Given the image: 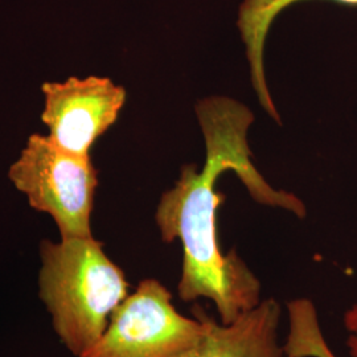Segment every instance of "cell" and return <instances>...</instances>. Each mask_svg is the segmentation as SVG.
Segmentation results:
<instances>
[{
	"mask_svg": "<svg viewBox=\"0 0 357 357\" xmlns=\"http://www.w3.org/2000/svg\"><path fill=\"white\" fill-rule=\"evenodd\" d=\"M197 115L206 143L202 172L184 166L176 185L163 193L155 220L165 243L180 240L183 266L178 294L184 302L205 298L216 306L220 320L229 324L261 299V282L236 250L224 255L217 241L216 212L224 200L215 191L218 175L234 169L255 202L280 206L298 217L306 206L291 193L273 190L249 158L246 134L253 114L228 98H211L197 105Z\"/></svg>",
	"mask_w": 357,
	"mask_h": 357,
	"instance_id": "1",
	"label": "cell"
},
{
	"mask_svg": "<svg viewBox=\"0 0 357 357\" xmlns=\"http://www.w3.org/2000/svg\"><path fill=\"white\" fill-rule=\"evenodd\" d=\"M38 296L60 342L75 357L89 351L128 295L123 270L91 237L40 243Z\"/></svg>",
	"mask_w": 357,
	"mask_h": 357,
	"instance_id": "2",
	"label": "cell"
},
{
	"mask_svg": "<svg viewBox=\"0 0 357 357\" xmlns=\"http://www.w3.org/2000/svg\"><path fill=\"white\" fill-rule=\"evenodd\" d=\"M8 178L33 209L54 220L61 238L93 236L90 217L98 178L90 156L69 153L48 135L32 134Z\"/></svg>",
	"mask_w": 357,
	"mask_h": 357,
	"instance_id": "3",
	"label": "cell"
},
{
	"mask_svg": "<svg viewBox=\"0 0 357 357\" xmlns=\"http://www.w3.org/2000/svg\"><path fill=\"white\" fill-rule=\"evenodd\" d=\"M203 333L202 320L180 314L166 286L147 278L115 308L102 336L79 357H181Z\"/></svg>",
	"mask_w": 357,
	"mask_h": 357,
	"instance_id": "4",
	"label": "cell"
},
{
	"mask_svg": "<svg viewBox=\"0 0 357 357\" xmlns=\"http://www.w3.org/2000/svg\"><path fill=\"white\" fill-rule=\"evenodd\" d=\"M41 114L50 139L69 153L89 156L93 143L115 123L126 101V90L110 78L70 77L45 82Z\"/></svg>",
	"mask_w": 357,
	"mask_h": 357,
	"instance_id": "5",
	"label": "cell"
},
{
	"mask_svg": "<svg viewBox=\"0 0 357 357\" xmlns=\"http://www.w3.org/2000/svg\"><path fill=\"white\" fill-rule=\"evenodd\" d=\"M192 312L203 321L204 333L181 357H284L278 339L282 307L274 298L261 301L229 324L218 323L200 306Z\"/></svg>",
	"mask_w": 357,
	"mask_h": 357,
	"instance_id": "6",
	"label": "cell"
},
{
	"mask_svg": "<svg viewBox=\"0 0 357 357\" xmlns=\"http://www.w3.org/2000/svg\"><path fill=\"white\" fill-rule=\"evenodd\" d=\"M299 0H243L237 26L241 32L246 57L250 64L252 81L257 97L262 107L280 122V115L268 93L265 68H264V50L268 38V29L273 20L283 8L291 6ZM348 6H357V0H336Z\"/></svg>",
	"mask_w": 357,
	"mask_h": 357,
	"instance_id": "7",
	"label": "cell"
},
{
	"mask_svg": "<svg viewBox=\"0 0 357 357\" xmlns=\"http://www.w3.org/2000/svg\"><path fill=\"white\" fill-rule=\"evenodd\" d=\"M289 333L283 344L284 357H337L327 344L314 303L295 299L287 303Z\"/></svg>",
	"mask_w": 357,
	"mask_h": 357,
	"instance_id": "8",
	"label": "cell"
},
{
	"mask_svg": "<svg viewBox=\"0 0 357 357\" xmlns=\"http://www.w3.org/2000/svg\"><path fill=\"white\" fill-rule=\"evenodd\" d=\"M344 327L348 331L347 347L351 357H357V303L344 314Z\"/></svg>",
	"mask_w": 357,
	"mask_h": 357,
	"instance_id": "9",
	"label": "cell"
}]
</instances>
